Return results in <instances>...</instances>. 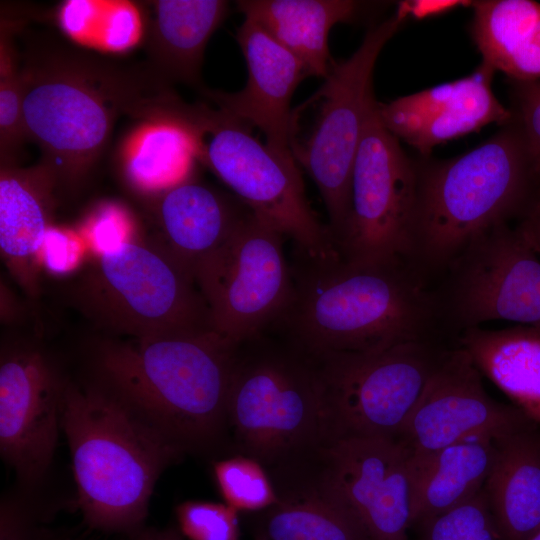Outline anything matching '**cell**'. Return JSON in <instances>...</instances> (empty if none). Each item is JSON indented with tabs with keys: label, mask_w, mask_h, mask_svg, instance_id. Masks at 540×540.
Returning <instances> with one entry per match:
<instances>
[{
	"label": "cell",
	"mask_w": 540,
	"mask_h": 540,
	"mask_svg": "<svg viewBox=\"0 0 540 540\" xmlns=\"http://www.w3.org/2000/svg\"><path fill=\"white\" fill-rule=\"evenodd\" d=\"M288 302L268 328L315 358L444 340L432 286L408 266H358L294 250Z\"/></svg>",
	"instance_id": "obj_1"
},
{
	"label": "cell",
	"mask_w": 540,
	"mask_h": 540,
	"mask_svg": "<svg viewBox=\"0 0 540 540\" xmlns=\"http://www.w3.org/2000/svg\"><path fill=\"white\" fill-rule=\"evenodd\" d=\"M236 346L214 331L106 338L93 352L95 381L183 454L207 453L229 440Z\"/></svg>",
	"instance_id": "obj_2"
},
{
	"label": "cell",
	"mask_w": 540,
	"mask_h": 540,
	"mask_svg": "<svg viewBox=\"0 0 540 540\" xmlns=\"http://www.w3.org/2000/svg\"><path fill=\"white\" fill-rule=\"evenodd\" d=\"M20 74L27 137L66 185H76L90 171L117 116L140 117L165 89L151 68L123 67L56 43L33 44Z\"/></svg>",
	"instance_id": "obj_3"
},
{
	"label": "cell",
	"mask_w": 540,
	"mask_h": 540,
	"mask_svg": "<svg viewBox=\"0 0 540 540\" xmlns=\"http://www.w3.org/2000/svg\"><path fill=\"white\" fill-rule=\"evenodd\" d=\"M418 158L411 266L428 283L477 237L516 221L540 188L514 119L460 155Z\"/></svg>",
	"instance_id": "obj_4"
},
{
	"label": "cell",
	"mask_w": 540,
	"mask_h": 540,
	"mask_svg": "<svg viewBox=\"0 0 540 540\" xmlns=\"http://www.w3.org/2000/svg\"><path fill=\"white\" fill-rule=\"evenodd\" d=\"M61 430L85 524L103 532H140L157 480L183 453L96 381L65 382Z\"/></svg>",
	"instance_id": "obj_5"
},
{
	"label": "cell",
	"mask_w": 540,
	"mask_h": 540,
	"mask_svg": "<svg viewBox=\"0 0 540 540\" xmlns=\"http://www.w3.org/2000/svg\"><path fill=\"white\" fill-rule=\"evenodd\" d=\"M227 420L234 454L257 460L268 472L328 446L316 358L268 329L237 344Z\"/></svg>",
	"instance_id": "obj_6"
},
{
	"label": "cell",
	"mask_w": 540,
	"mask_h": 540,
	"mask_svg": "<svg viewBox=\"0 0 540 540\" xmlns=\"http://www.w3.org/2000/svg\"><path fill=\"white\" fill-rule=\"evenodd\" d=\"M164 110L162 119L191 138L196 160L296 249L310 256L337 252L327 225L308 202L292 153L273 150L250 127L215 106L187 104L175 96Z\"/></svg>",
	"instance_id": "obj_7"
},
{
	"label": "cell",
	"mask_w": 540,
	"mask_h": 540,
	"mask_svg": "<svg viewBox=\"0 0 540 540\" xmlns=\"http://www.w3.org/2000/svg\"><path fill=\"white\" fill-rule=\"evenodd\" d=\"M406 20L396 10L373 23L358 49L348 59L334 61L323 85L292 113L290 150L321 194L334 246L349 216L353 166L377 103L375 64Z\"/></svg>",
	"instance_id": "obj_8"
},
{
	"label": "cell",
	"mask_w": 540,
	"mask_h": 540,
	"mask_svg": "<svg viewBox=\"0 0 540 540\" xmlns=\"http://www.w3.org/2000/svg\"><path fill=\"white\" fill-rule=\"evenodd\" d=\"M71 298L94 325L117 337L213 331L193 275L159 242L132 240L94 256Z\"/></svg>",
	"instance_id": "obj_9"
},
{
	"label": "cell",
	"mask_w": 540,
	"mask_h": 540,
	"mask_svg": "<svg viewBox=\"0 0 540 540\" xmlns=\"http://www.w3.org/2000/svg\"><path fill=\"white\" fill-rule=\"evenodd\" d=\"M454 345L422 340L374 353L316 358L330 444L349 437L396 440L431 374Z\"/></svg>",
	"instance_id": "obj_10"
},
{
	"label": "cell",
	"mask_w": 540,
	"mask_h": 540,
	"mask_svg": "<svg viewBox=\"0 0 540 540\" xmlns=\"http://www.w3.org/2000/svg\"><path fill=\"white\" fill-rule=\"evenodd\" d=\"M376 108L356 154L350 212L335 248L353 265L412 268L419 158L407 154Z\"/></svg>",
	"instance_id": "obj_11"
},
{
	"label": "cell",
	"mask_w": 540,
	"mask_h": 540,
	"mask_svg": "<svg viewBox=\"0 0 540 540\" xmlns=\"http://www.w3.org/2000/svg\"><path fill=\"white\" fill-rule=\"evenodd\" d=\"M432 290L441 328L454 342L492 320L540 327V259L509 224L472 241Z\"/></svg>",
	"instance_id": "obj_12"
},
{
	"label": "cell",
	"mask_w": 540,
	"mask_h": 540,
	"mask_svg": "<svg viewBox=\"0 0 540 540\" xmlns=\"http://www.w3.org/2000/svg\"><path fill=\"white\" fill-rule=\"evenodd\" d=\"M285 236L251 210L194 271L212 330L233 344L267 330L290 297Z\"/></svg>",
	"instance_id": "obj_13"
},
{
	"label": "cell",
	"mask_w": 540,
	"mask_h": 540,
	"mask_svg": "<svg viewBox=\"0 0 540 540\" xmlns=\"http://www.w3.org/2000/svg\"><path fill=\"white\" fill-rule=\"evenodd\" d=\"M481 375L462 347L456 344L446 352L396 438L410 456L537 426L515 405L493 399Z\"/></svg>",
	"instance_id": "obj_14"
},
{
	"label": "cell",
	"mask_w": 540,
	"mask_h": 540,
	"mask_svg": "<svg viewBox=\"0 0 540 540\" xmlns=\"http://www.w3.org/2000/svg\"><path fill=\"white\" fill-rule=\"evenodd\" d=\"M65 382L34 344L5 345L0 358V453L24 484L48 470L61 430Z\"/></svg>",
	"instance_id": "obj_15"
},
{
	"label": "cell",
	"mask_w": 540,
	"mask_h": 540,
	"mask_svg": "<svg viewBox=\"0 0 540 540\" xmlns=\"http://www.w3.org/2000/svg\"><path fill=\"white\" fill-rule=\"evenodd\" d=\"M495 72L481 62L460 79L387 103L377 102L378 117L390 133L413 147L420 157H431L439 144L513 120L510 108L493 93Z\"/></svg>",
	"instance_id": "obj_16"
},
{
	"label": "cell",
	"mask_w": 540,
	"mask_h": 540,
	"mask_svg": "<svg viewBox=\"0 0 540 540\" xmlns=\"http://www.w3.org/2000/svg\"><path fill=\"white\" fill-rule=\"evenodd\" d=\"M324 456L373 540H410L409 453L397 440L344 438L326 446Z\"/></svg>",
	"instance_id": "obj_17"
},
{
	"label": "cell",
	"mask_w": 540,
	"mask_h": 540,
	"mask_svg": "<svg viewBox=\"0 0 540 540\" xmlns=\"http://www.w3.org/2000/svg\"><path fill=\"white\" fill-rule=\"evenodd\" d=\"M236 39L247 64L246 85L234 93L202 92L215 107L251 129L258 128L270 148L291 153V99L308 77L307 71L294 54L250 19L244 18Z\"/></svg>",
	"instance_id": "obj_18"
},
{
	"label": "cell",
	"mask_w": 540,
	"mask_h": 540,
	"mask_svg": "<svg viewBox=\"0 0 540 540\" xmlns=\"http://www.w3.org/2000/svg\"><path fill=\"white\" fill-rule=\"evenodd\" d=\"M324 449L268 472L278 501L262 511L258 536L266 540H373L330 474Z\"/></svg>",
	"instance_id": "obj_19"
},
{
	"label": "cell",
	"mask_w": 540,
	"mask_h": 540,
	"mask_svg": "<svg viewBox=\"0 0 540 540\" xmlns=\"http://www.w3.org/2000/svg\"><path fill=\"white\" fill-rule=\"evenodd\" d=\"M60 186L44 160L29 168L1 163L0 248L11 274L30 296L38 292L39 252Z\"/></svg>",
	"instance_id": "obj_20"
},
{
	"label": "cell",
	"mask_w": 540,
	"mask_h": 540,
	"mask_svg": "<svg viewBox=\"0 0 540 540\" xmlns=\"http://www.w3.org/2000/svg\"><path fill=\"white\" fill-rule=\"evenodd\" d=\"M159 243L194 277L196 267L217 250L250 210L192 177L157 195Z\"/></svg>",
	"instance_id": "obj_21"
},
{
	"label": "cell",
	"mask_w": 540,
	"mask_h": 540,
	"mask_svg": "<svg viewBox=\"0 0 540 540\" xmlns=\"http://www.w3.org/2000/svg\"><path fill=\"white\" fill-rule=\"evenodd\" d=\"M238 10L294 54L308 76L327 77L333 60L328 35L337 23L369 14L376 3L352 0H242Z\"/></svg>",
	"instance_id": "obj_22"
},
{
	"label": "cell",
	"mask_w": 540,
	"mask_h": 540,
	"mask_svg": "<svg viewBox=\"0 0 540 540\" xmlns=\"http://www.w3.org/2000/svg\"><path fill=\"white\" fill-rule=\"evenodd\" d=\"M495 453L494 440L480 438L423 455H409L410 528L482 491Z\"/></svg>",
	"instance_id": "obj_23"
},
{
	"label": "cell",
	"mask_w": 540,
	"mask_h": 540,
	"mask_svg": "<svg viewBox=\"0 0 540 540\" xmlns=\"http://www.w3.org/2000/svg\"><path fill=\"white\" fill-rule=\"evenodd\" d=\"M494 442L484 494L502 540H529L540 529V428Z\"/></svg>",
	"instance_id": "obj_24"
},
{
	"label": "cell",
	"mask_w": 540,
	"mask_h": 540,
	"mask_svg": "<svg viewBox=\"0 0 540 540\" xmlns=\"http://www.w3.org/2000/svg\"><path fill=\"white\" fill-rule=\"evenodd\" d=\"M147 31L151 70L164 81L198 85L206 45L229 12L222 0L149 2Z\"/></svg>",
	"instance_id": "obj_25"
},
{
	"label": "cell",
	"mask_w": 540,
	"mask_h": 540,
	"mask_svg": "<svg viewBox=\"0 0 540 540\" xmlns=\"http://www.w3.org/2000/svg\"><path fill=\"white\" fill-rule=\"evenodd\" d=\"M473 363L540 428V327L462 331L455 340Z\"/></svg>",
	"instance_id": "obj_26"
},
{
	"label": "cell",
	"mask_w": 540,
	"mask_h": 540,
	"mask_svg": "<svg viewBox=\"0 0 540 540\" xmlns=\"http://www.w3.org/2000/svg\"><path fill=\"white\" fill-rule=\"evenodd\" d=\"M470 35L482 62L507 79L540 80V3L473 1Z\"/></svg>",
	"instance_id": "obj_27"
},
{
	"label": "cell",
	"mask_w": 540,
	"mask_h": 540,
	"mask_svg": "<svg viewBox=\"0 0 540 540\" xmlns=\"http://www.w3.org/2000/svg\"><path fill=\"white\" fill-rule=\"evenodd\" d=\"M144 132L134 142L126 164L127 176L135 187L159 195L191 178L196 156L192 140L182 128L157 121V126Z\"/></svg>",
	"instance_id": "obj_28"
},
{
	"label": "cell",
	"mask_w": 540,
	"mask_h": 540,
	"mask_svg": "<svg viewBox=\"0 0 540 540\" xmlns=\"http://www.w3.org/2000/svg\"><path fill=\"white\" fill-rule=\"evenodd\" d=\"M59 21L75 40L112 52L130 48L141 34L140 13L128 2L67 1Z\"/></svg>",
	"instance_id": "obj_29"
},
{
	"label": "cell",
	"mask_w": 540,
	"mask_h": 540,
	"mask_svg": "<svg viewBox=\"0 0 540 540\" xmlns=\"http://www.w3.org/2000/svg\"><path fill=\"white\" fill-rule=\"evenodd\" d=\"M212 471L224 503L238 512H262L278 501L267 469L251 457L220 458L213 462Z\"/></svg>",
	"instance_id": "obj_30"
},
{
	"label": "cell",
	"mask_w": 540,
	"mask_h": 540,
	"mask_svg": "<svg viewBox=\"0 0 540 540\" xmlns=\"http://www.w3.org/2000/svg\"><path fill=\"white\" fill-rule=\"evenodd\" d=\"M6 29H1L0 45V155L1 163L13 157L28 139L23 114V88L20 67Z\"/></svg>",
	"instance_id": "obj_31"
},
{
	"label": "cell",
	"mask_w": 540,
	"mask_h": 540,
	"mask_svg": "<svg viewBox=\"0 0 540 540\" xmlns=\"http://www.w3.org/2000/svg\"><path fill=\"white\" fill-rule=\"evenodd\" d=\"M417 540H502L484 491L417 526Z\"/></svg>",
	"instance_id": "obj_32"
},
{
	"label": "cell",
	"mask_w": 540,
	"mask_h": 540,
	"mask_svg": "<svg viewBox=\"0 0 540 540\" xmlns=\"http://www.w3.org/2000/svg\"><path fill=\"white\" fill-rule=\"evenodd\" d=\"M238 511L226 503L187 500L178 504V529L189 540H240Z\"/></svg>",
	"instance_id": "obj_33"
},
{
	"label": "cell",
	"mask_w": 540,
	"mask_h": 540,
	"mask_svg": "<svg viewBox=\"0 0 540 540\" xmlns=\"http://www.w3.org/2000/svg\"><path fill=\"white\" fill-rule=\"evenodd\" d=\"M513 119L519 126L540 175V80L507 79Z\"/></svg>",
	"instance_id": "obj_34"
},
{
	"label": "cell",
	"mask_w": 540,
	"mask_h": 540,
	"mask_svg": "<svg viewBox=\"0 0 540 540\" xmlns=\"http://www.w3.org/2000/svg\"><path fill=\"white\" fill-rule=\"evenodd\" d=\"M86 248V244L75 235L50 227L40 248V266L53 274H68L82 263Z\"/></svg>",
	"instance_id": "obj_35"
},
{
	"label": "cell",
	"mask_w": 540,
	"mask_h": 540,
	"mask_svg": "<svg viewBox=\"0 0 540 540\" xmlns=\"http://www.w3.org/2000/svg\"><path fill=\"white\" fill-rule=\"evenodd\" d=\"M0 540H51L38 518L23 506L3 501L0 509Z\"/></svg>",
	"instance_id": "obj_36"
},
{
	"label": "cell",
	"mask_w": 540,
	"mask_h": 540,
	"mask_svg": "<svg viewBox=\"0 0 540 540\" xmlns=\"http://www.w3.org/2000/svg\"><path fill=\"white\" fill-rule=\"evenodd\" d=\"M87 241L94 256L112 251L122 244L132 241L123 221L112 214H103L88 231Z\"/></svg>",
	"instance_id": "obj_37"
},
{
	"label": "cell",
	"mask_w": 540,
	"mask_h": 540,
	"mask_svg": "<svg viewBox=\"0 0 540 540\" xmlns=\"http://www.w3.org/2000/svg\"><path fill=\"white\" fill-rule=\"evenodd\" d=\"M514 228L528 246L540 256V188L524 213L516 220Z\"/></svg>",
	"instance_id": "obj_38"
},
{
	"label": "cell",
	"mask_w": 540,
	"mask_h": 540,
	"mask_svg": "<svg viewBox=\"0 0 540 540\" xmlns=\"http://www.w3.org/2000/svg\"><path fill=\"white\" fill-rule=\"evenodd\" d=\"M473 1L462 0H443V1H426V0H412L399 2L397 11L404 17H413L416 19H422L427 16L438 15L451 11L459 6H471Z\"/></svg>",
	"instance_id": "obj_39"
},
{
	"label": "cell",
	"mask_w": 540,
	"mask_h": 540,
	"mask_svg": "<svg viewBox=\"0 0 540 540\" xmlns=\"http://www.w3.org/2000/svg\"><path fill=\"white\" fill-rule=\"evenodd\" d=\"M132 540H183V535L178 527H167L164 529H142L132 536Z\"/></svg>",
	"instance_id": "obj_40"
},
{
	"label": "cell",
	"mask_w": 540,
	"mask_h": 540,
	"mask_svg": "<svg viewBox=\"0 0 540 540\" xmlns=\"http://www.w3.org/2000/svg\"><path fill=\"white\" fill-rule=\"evenodd\" d=\"M529 540H540V529Z\"/></svg>",
	"instance_id": "obj_41"
},
{
	"label": "cell",
	"mask_w": 540,
	"mask_h": 540,
	"mask_svg": "<svg viewBox=\"0 0 540 540\" xmlns=\"http://www.w3.org/2000/svg\"><path fill=\"white\" fill-rule=\"evenodd\" d=\"M256 540H266V539L261 536H257Z\"/></svg>",
	"instance_id": "obj_42"
}]
</instances>
